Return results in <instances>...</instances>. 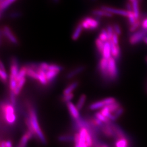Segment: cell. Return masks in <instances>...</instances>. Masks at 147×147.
<instances>
[{
    "label": "cell",
    "instance_id": "d4e9b609",
    "mask_svg": "<svg viewBox=\"0 0 147 147\" xmlns=\"http://www.w3.org/2000/svg\"><path fill=\"white\" fill-rule=\"evenodd\" d=\"M104 106H105V104H104L103 100H102L92 104L89 106V109L91 110H95L102 108Z\"/></svg>",
    "mask_w": 147,
    "mask_h": 147
},
{
    "label": "cell",
    "instance_id": "9c48e42d",
    "mask_svg": "<svg viewBox=\"0 0 147 147\" xmlns=\"http://www.w3.org/2000/svg\"><path fill=\"white\" fill-rule=\"evenodd\" d=\"M19 64L18 59L13 57L11 59V76L16 78L19 73Z\"/></svg>",
    "mask_w": 147,
    "mask_h": 147
},
{
    "label": "cell",
    "instance_id": "ba28073f",
    "mask_svg": "<svg viewBox=\"0 0 147 147\" xmlns=\"http://www.w3.org/2000/svg\"><path fill=\"white\" fill-rule=\"evenodd\" d=\"M3 33L6 38L12 44H15V45H17L18 44V41L17 39L16 38L15 36L12 33V32L9 27L7 26L4 27L3 29Z\"/></svg>",
    "mask_w": 147,
    "mask_h": 147
},
{
    "label": "cell",
    "instance_id": "681fc988",
    "mask_svg": "<svg viewBox=\"0 0 147 147\" xmlns=\"http://www.w3.org/2000/svg\"><path fill=\"white\" fill-rule=\"evenodd\" d=\"M49 64L47 63H41L39 64V68L42 69V70L47 71L49 68Z\"/></svg>",
    "mask_w": 147,
    "mask_h": 147
},
{
    "label": "cell",
    "instance_id": "7c38bea8",
    "mask_svg": "<svg viewBox=\"0 0 147 147\" xmlns=\"http://www.w3.org/2000/svg\"><path fill=\"white\" fill-rule=\"evenodd\" d=\"M67 105L69 111L70 112V113L71 116L73 117L74 119H75V120L79 119L80 114H79V110L77 109V107H75L73 104L70 101L67 102Z\"/></svg>",
    "mask_w": 147,
    "mask_h": 147
},
{
    "label": "cell",
    "instance_id": "277c9868",
    "mask_svg": "<svg viewBox=\"0 0 147 147\" xmlns=\"http://www.w3.org/2000/svg\"><path fill=\"white\" fill-rule=\"evenodd\" d=\"M147 31L145 30H141L140 31L135 32L132 34L129 38V42L131 45H135L141 41H143L144 38L147 37Z\"/></svg>",
    "mask_w": 147,
    "mask_h": 147
},
{
    "label": "cell",
    "instance_id": "be15d7a7",
    "mask_svg": "<svg viewBox=\"0 0 147 147\" xmlns=\"http://www.w3.org/2000/svg\"><path fill=\"white\" fill-rule=\"evenodd\" d=\"M146 62H147V56L146 57Z\"/></svg>",
    "mask_w": 147,
    "mask_h": 147
},
{
    "label": "cell",
    "instance_id": "f1b7e54d",
    "mask_svg": "<svg viewBox=\"0 0 147 147\" xmlns=\"http://www.w3.org/2000/svg\"><path fill=\"white\" fill-rule=\"evenodd\" d=\"M86 100V95L82 94L80 97L79 101L76 105V107L79 110H81L84 105V102Z\"/></svg>",
    "mask_w": 147,
    "mask_h": 147
},
{
    "label": "cell",
    "instance_id": "4316f807",
    "mask_svg": "<svg viewBox=\"0 0 147 147\" xmlns=\"http://www.w3.org/2000/svg\"><path fill=\"white\" fill-rule=\"evenodd\" d=\"M27 67H24L19 70V73L18 74L16 78V80L17 82H19L20 80L25 78V76L27 75Z\"/></svg>",
    "mask_w": 147,
    "mask_h": 147
},
{
    "label": "cell",
    "instance_id": "44dd1931",
    "mask_svg": "<svg viewBox=\"0 0 147 147\" xmlns=\"http://www.w3.org/2000/svg\"><path fill=\"white\" fill-rule=\"evenodd\" d=\"M85 69V67L84 66H81L79 67L78 68L74 69L73 70L71 71L70 73H69L67 75V78L68 79H71L75 76H76V75L81 73V72H82Z\"/></svg>",
    "mask_w": 147,
    "mask_h": 147
},
{
    "label": "cell",
    "instance_id": "ac0fdd59",
    "mask_svg": "<svg viewBox=\"0 0 147 147\" xmlns=\"http://www.w3.org/2000/svg\"><path fill=\"white\" fill-rule=\"evenodd\" d=\"M92 14L96 16H105L108 18H111L113 16V14L110 13L105 11L101 8V9H95L92 11Z\"/></svg>",
    "mask_w": 147,
    "mask_h": 147
},
{
    "label": "cell",
    "instance_id": "003e7915",
    "mask_svg": "<svg viewBox=\"0 0 147 147\" xmlns=\"http://www.w3.org/2000/svg\"><path fill=\"white\" fill-rule=\"evenodd\" d=\"M3 1V0H1V1Z\"/></svg>",
    "mask_w": 147,
    "mask_h": 147
},
{
    "label": "cell",
    "instance_id": "03108f58",
    "mask_svg": "<svg viewBox=\"0 0 147 147\" xmlns=\"http://www.w3.org/2000/svg\"><path fill=\"white\" fill-rule=\"evenodd\" d=\"M146 90H147V89H146Z\"/></svg>",
    "mask_w": 147,
    "mask_h": 147
},
{
    "label": "cell",
    "instance_id": "ab89813d",
    "mask_svg": "<svg viewBox=\"0 0 147 147\" xmlns=\"http://www.w3.org/2000/svg\"><path fill=\"white\" fill-rule=\"evenodd\" d=\"M106 31L108 33V36H109V40L112 39V38L113 37V35L115 33V31L113 29V27L111 26L110 25L107 26V28H106Z\"/></svg>",
    "mask_w": 147,
    "mask_h": 147
},
{
    "label": "cell",
    "instance_id": "d590c367",
    "mask_svg": "<svg viewBox=\"0 0 147 147\" xmlns=\"http://www.w3.org/2000/svg\"><path fill=\"white\" fill-rule=\"evenodd\" d=\"M95 117L98 118V119H99L100 120L102 121V122H104L105 123H110V120L107 118V117H106L105 116H104L103 115H102L100 112H96L95 114Z\"/></svg>",
    "mask_w": 147,
    "mask_h": 147
},
{
    "label": "cell",
    "instance_id": "8fae6325",
    "mask_svg": "<svg viewBox=\"0 0 147 147\" xmlns=\"http://www.w3.org/2000/svg\"><path fill=\"white\" fill-rule=\"evenodd\" d=\"M110 123H106L105 125H102V132L103 134L105 135V136L109 138H111L115 137V132L113 130V129L111 124H110Z\"/></svg>",
    "mask_w": 147,
    "mask_h": 147
},
{
    "label": "cell",
    "instance_id": "e0dca14e",
    "mask_svg": "<svg viewBox=\"0 0 147 147\" xmlns=\"http://www.w3.org/2000/svg\"><path fill=\"white\" fill-rule=\"evenodd\" d=\"M115 147H129V140L126 137L117 138Z\"/></svg>",
    "mask_w": 147,
    "mask_h": 147
},
{
    "label": "cell",
    "instance_id": "cb8c5ba5",
    "mask_svg": "<svg viewBox=\"0 0 147 147\" xmlns=\"http://www.w3.org/2000/svg\"><path fill=\"white\" fill-rule=\"evenodd\" d=\"M45 72H46V76H47L48 82H50L53 81V79H54L59 73L58 71L51 70H48L45 71Z\"/></svg>",
    "mask_w": 147,
    "mask_h": 147
},
{
    "label": "cell",
    "instance_id": "11a10c76",
    "mask_svg": "<svg viewBox=\"0 0 147 147\" xmlns=\"http://www.w3.org/2000/svg\"><path fill=\"white\" fill-rule=\"evenodd\" d=\"M100 147H109V146L106 144H101Z\"/></svg>",
    "mask_w": 147,
    "mask_h": 147
},
{
    "label": "cell",
    "instance_id": "ffe728a7",
    "mask_svg": "<svg viewBox=\"0 0 147 147\" xmlns=\"http://www.w3.org/2000/svg\"><path fill=\"white\" fill-rule=\"evenodd\" d=\"M83 27L82 26L81 24H80L78 26L76 27V28H75V31L74 32L73 34L71 36V39L74 41L77 40L79 39V37L80 36L82 31L83 30Z\"/></svg>",
    "mask_w": 147,
    "mask_h": 147
},
{
    "label": "cell",
    "instance_id": "f35d334b",
    "mask_svg": "<svg viewBox=\"0 0 147 147\" xmlns=\"http://www.w3.org/2000/svg\"><path fill=\"white\" fill-rule=\"evenodd\" d=\"M0 77H1V80L4 83H5L7 82L8 79V75H7V74L5 72V70H2L0 69Z\"/></svg>",
    "mask_w": 147,
    "mask_h": 147
},
{
    "label": "cell",
    "instance_id": "bcb514c9",
    "mask_svg": "<svg viewBox=\"0 0 147 147\" xmlns=\"http://www.w3.org/2000/svg\"><path fill=\"white\" fill-rule=\"evenodd\" d=\"M141 30L147 31V17L141 21Z\"/></svg>",
    "mask_w": 147,
    "mask_h": 147
},
{
    "label": "cell",
    "instance_id": "f6af8a7d",
    "mask_svg": "<svg viewBox=\"0 0 147 147\" xmlns=\"http://www.w3.org/2000/svg\"><path fill=\"white\" fill-rule=\"evenodd\" d=\"M113 27L115 32L116 33L118 36H121V30L120 26L118 24H115Z\"/></svg>",
    "mask_w": 147,
    "mask_h": 147
},
{
    "label": "cell",
    "instance_id": "836d02e7",
    "mask_svg": "<svg viewBox=\"0 0 147 147\" xmlns=\"http://www.w3.org/2000/svg\"><path fill=\"white\" fill-rule=\"evenodd\" d=\"M105 42H102L99 38H97V39H96V40H95V44H96V47H97L98 51H99L101 53L102 50H103V49H104V47Z\"/></svg>",
    "mask_w": 147,
    "mask_h": 147
},
{
    "label": "cell",
    "instance_id": "8d00e7d4",
    "mask_svg": "<svg viewBox=\"0 0 147 147\" xmlns=\"http://www.w3.org/2000/svg\"><path fill=\"white\" fill-rule=\"evenodd\" d=\"M86 143L88 147H92L93 146V139L92 137V134L88 131L86 138Z\"/></svg>",
    "mask_w": 147,
    "mask_h": 147
},
{
    "label": "cell",
    "instance_id": "60d3db41",
    "mask_svg": "<svg viewBox=\"0 0 147 147\" xmlns=\"http://www.w3.org/2000/svg\"><path fill=\"white\" fill-rule=\"evenodd\" d=\"M102 100H103V101L105 104V106L110 105V104H112L113 103L116 102L117 101L116 99L114 98H107L104 99Z\"/></svg>",
    "mask_w": 147,
    "mask_h": 147
},
{
    "label": "cell",
    "instance_id": "c3c4849f",
    "mask_svg": "<svg viewBox=\"0 0 147 147\" xmlns=\"http://www.w3.org/2000/svg\"><path fill=\"white\" fill-rule=\"evenodd\" d=\"M113 42H114L115 44H116L117 45H118L119 43V39H118V35L116 33H114L113 37L112 38V39H111Z\"/></svg>",
    "mask_w": 147,
    "mask_h": 147
},
{
    "label": "cell",
    "instance_id": "2e32d148",
    "mask_svg": "<svg viewBox=\"0 0 147 147\" xmlns=\"http://www.w3.org/2000/svg\"><path fill=\"white\" fill-rule=\"evenodd\" d=\"M88 131V130H87V129H86V127H81L80 131V147H82L84 146L86 143V138L87 136V134Z\"/></svg>",
    "mask_w": 147,
    "mask_h": 147
},
{
    "label": "cell",
    "instance_id": "6f0895ef",
    "mask_svg": "<svg viewBox=\"0 0 147 147\" xmlns=\"http://www.w3.org/2000/svg\"><path fill=\"white\" fill-rule=\"evenodd\" d=\"M143 42H145L146 44H147V36L144 38V39H143Z\"/></svg>",
    "mask_w": 147,
    "mask_h": 147
},
{
    "label": "cell",
    "instance_id": "e7e4bbea",
    "mask_svg": "<svg viewBox=\"0 0 147 147\" xmlns=\"http://www.w3.org/2000/svg\"><path fill=\"white\" fill-rule=\"evenodd\" d=\"M92 1H93V2H95V1H96V0H92Z\"/></svg>",
    "mask_w": 147,
    "mask_h": 147
},
{
    "label": "cell",
    "instance_id": "7a4b0ae2",
    "mask_svg": "<svg viewBox=\"0 0 147 147\" xmlns=\"http://www.w3.org/2000/svg\"><path fill=\"white\" fill-rule=\"evenodd\" d=\"M1 112L3 115L5 121L8 124H13L16 121V116L14 106L11 104L1 102Z\"/></svg>",
    "mask_w": 147,
    "mask_h": 147
},
{
    "label": "cell",
    "instance_id": "1f68e13d",
    "mask_svg": "<svg viewBox=\"0 0 147 147\" xmlns=\"http://www.w3.org/2000/svg\"><path fill=\"white\" fill-rule=\"evenodd\" d=\"M58 140L61 142H71L74 141V137L69 135H62L58 137Z\"/></svg>",
    "mask_w": 147,
    "mask_h": 147
},
{
    "label": "cell",
    "instance_id": "ee69618b",
    "mask_svg": "<svg viewBox=\"0 0 147 147\" xmlns=\"http://www.w3.org/2000/svg\"><path fill=\"white\" fill-rule=\"evenodd\" d=\"M16 94H14V92L11 91L10 94V100H11V104L14 106L16 105Z\"/></svg>",
    "mask_w": 147,
    "mask_h": 147
},
{
    "label": "cell",
    "instance_id": "816d5d0a",
    "mask_svg": "<svg viewBox=\"0 0 147 147\" xmlns=\"http://www.w3.org/2000/svg\"><path fill=\"white\" fill-rule=\"evenodd\" d=\"M5 147H13L12 143L10 140H8L5 142Z\"/></svg>",
    "mask_w": 147,
    "mask_h": 147
},
{
    "label": "cell",
    "instance_id": "83f0119b",
    "mask_svg": "<svg viewBox=\"0 0 147 147\" xmlns=\"http://www.w3.org/2000/svg\"><path fill=\"white\" fill-rule=\"evenodd\" d=\"M27 75L32 79H35L37 80H38V73L37 71H36L33 69L27 67Z\"/></svg>",
    "mask_w": 147,
    "mask_h": 147
},
{
    "label": "cell",
    "instance_id": "f907efd6",
    "mask_svg": "<svg viewBox=\"0 0 147 147\" xmlns=\"http://www.w3.org/2000/svg\"><path fill=\"white\" fill-rule=\"evenodd\" d=\"M126 10L127 11H133V8H132V3H131L130 2H127L126 3Z\"/></svg>",
    "mask_w": 147,
    "mask_h": 147
},
{
    "label": "cell",
    "instance_id": "b9f144b4",
    "mask_svg": "<svg viewBox=\"0 0 147 147\" xmlns=\"http://www.w3.org/2000/svg\"><path fill=\"white\" fill-rule=\"evenodd\" d=\"M74 97V94L71 93L69 94H64L63 97H62V101L63 102H67L69 101L70 100H71Z\"/></svg>",
    "mask_w": 147,
    "mask_h": 147
},
{
    "label": "cell",
    "instance_id": "7402d4cb",
    "mask_svg": "<svg viewBox=\"0 0 147 147\" xmlns=\"http://www.w3.org/2000/svg\"><path fill=\"white\" fill-rule=\"evenodd\" d=\"M25 82H26V78H22L19 82H18L16 87V89H14V90L13 91L16 95H18L20 94L21 89L22 88L24 85L25 84Z\"/></svg>",
    "mask_w": 147,
    "mask_h": 147
},
{
    "label": "cell",
    "instance_id": "7dc6e473",
    "mask_svg": "<svg viewBox=\"0 0 147 147\" xmlns=\"http://www.w3.org/2000/svg\"><path fill=\"white\" fill-rule=\"evenodd\" d=\"M22 16V14L20 12H13L10 14L9 16L11 19H16Z\"/></svg>",
    "mask_w": 147,
    "mask_h": 147
},
{
    "label": "cell",
    "instance_id": "9a60e30c",
    "mask_svg": "<svg viewBox=\"0 0 147 147\" xmlns=\"http://www.w3.org/2000/svg\"><path fill=\"white\" fill-rule=\"evenodd\" d=\"M37 72L38 73V81L43 85H47L48 83L46 72L45 70L42 69L38 68L37 69Z\"/></svg>",
    "mask_w": 147,
    "mask_h": 147
},
{
    "label": "cell",
    "instance_id": "94428289",
    "mask_svg": "<svg viewBox=\"0 0 147 147\" xmlns=\"http://www.w3.org/2000/svg\"><path fill=\"white\" fill-rule=\"evenodd\" d=\"M88 147V146H87V144H84V146H83V147Z\"/></svg>",
    "mask_w": 147,
    "mask_h": 147
},
{
    "label": "cell",
    "instance_id": "e575fe53",
    "mask_svg": "<svg viewBox=\"0 0 147 147\" xmlns=\"http://www.w3.org/2000/svg\"><path fill=\"white\" fill-rule=\"evenodd\" d=\"M18 84V82L16 81V78L10 76L9 77V88L11 91H14L16 89V86Z\"/></svg>",
    "mask_w": 147,
    "mask_h": 147
},
{
    "label": "cell",
    "instance_id": "603a6c76",
    "mask_svg": "<svg viewBox=\"0 0 147 147\" xmlns=\"http://www.w3.org/2000/svg\"><path fill=\"white\" fill-rule=\"evenodd\" d=\"M16 0H3L1 2L0 4V9H1V14L11 4H12Z\"/></svg>",
    "mask_w": 147,
    "mask_h": 147
},
{
    "label": "cell",
    "instance_id": "5b68a950",
    "mask_svg": "<svg viewBox=\"0 0 147 147\" xmlns=\"http://www.w3.org/2000/svg\"><path fill=\"white\" fill-rule=\"evenodd\" d=\"M83 28L86 30H95L99 25V22L92 18H86L81 23Z\"/></svg>",
    "mask_w": 147,
    "mask_h": 147
},
{
    "label": "cell",
    "instance_id": "8992f818",
    "mask_svg": "<svg viewBox=\"0 0 147 147\" xmlns=\"http://www.w3.org/2000/svg\"><path fill=\"white\" fill-rule=\"evenodd\" d=\"M108 64H109V59H106L105 58H102L101 59L99 65V68L100 70V71L105 79L109 78L108 75Z\"/></svg>",
    "mask_w": 147,
    "mask_h": 147
},
{
    "label": "cell",
    "instance_id": "9f6ffc18",
    "mask_svg": "<svg viewBox=\"0 0 147 147\" xmlns=\"http://www.w3.org/2000/svg\"><path fill=\"white\" fill-rule=\"evenodd\" d=\"M75 147H81L80 146L79 142L75 143Z\"/></svg>",
    "mask_w": 147,
    "mask_h": 147
},
{
    "label": "cell",
    "instance_id": "f546056e",
    "mask_svg": "<svg viewBox=\"0 0 147 147\" xmlns=\"http://www.w3.org/2000/svg\"><path fill=\"white\" fill-rule=\"evenodd\" d=\"M99 38L104 42H106L109 40L108 33L106 30L103 29L101 30L100 34H99Z\"/></svg>",
    "mask_w": 147,
    "mask_h": 147
},
{
    "label": "cell",
    "instance_id": "d6986e66",
    "mask_svg": "<svg viewBox=\"0 0 147 147\" xmlns=\"http://www.w3.org/2000/svg\"><path fill=\"white\" fill-rule=\"evenodd\" d=\"M133 8V12L137 20L140 19V2L138 0H134L131 3Z\"/></svg>",
    "mask_w": 147,
    "mask_h": 147
},
{
    "label": "cell",
    "instance_id": "3957f363",
    "mask_svg": "<svg viewBox=\"0 0 147 147\" xmlns=\"http://www.w3.org/2000/svg\"><path fill=\"white\" fill-rule=\"evenodd\" d=\"M108 75L109 78L111 80H115L118 78V71L116 64V59L113 57H111L109 59L108 64Z\"/></svg>",
    "mask_w": 147,
    "mask_h": 147
},
{
    "label": "cell",
    "instance_id": "6da1fadb",
    "mask_svg": "<svg viewBox=\"0 0 147 147\" xmlns=\"http://www.w3.org/2000/svg\"><path fill=\"white\" fill-rule=\"evenodd\" d=\"M27 107H28L27 108H28V117L31 121L32 127L35 132L36 136L38 137V138L40 140V141L43 144H46L47 140L45 138V137L44 136V134L42 133V131L39 126V124L38 123L36 111L34 110V107L30 104H28Z\"/></svg>",
    "mask_w": 147,
    "mask_h": 147
},
{
    "label": "cell",
    "instance_id": "7bdbcfd3",
    "mask_svg": "<svg viewBox=\"0 0 147 147\" xmlns=\"http://www.w3.org/2000/svg\"><path fill=\"white\" fill-rule=\"evenodd\" d=\"M124 109L122 107H121L118 110L116 111V112L113 115V116L115 117V118H116V120H117V119H118L120 116H121L122 115V114L123 113V112H124Z\"/></svg>",
    "mask_w": 147,
    "mask_h": 147
},
{
    "label": "cell",
    "instance_id": "d6a6232c",
    "mask_svg": "<svg viewBox=\"0 0 147 147\" xmlns=\"http://www.w3.org/2000/svg\"><path fill=\"white\" fill-rule=\"evenodd\" d=\"M141 25V21H140V19H139L137 20V21L134 24H133L130 26L129 28V32L132 33H134L135 32H136L137 30L140 27Z\"/></svg>",
    "mask_w": 147,
    "mask_h": 147
},
{
    "label": "cell",
    "instance_id": "6125c7cd",
    "mask_svg": "<svg viewBox=\"0 0 147 147\" xmlns=\"http://www.w3.org/2000/svg\"><path fill=\"white\" fill-rule=\"evenodd\" d=\"M134 1V0H129V2H130L131 3H132V2Z\"/></svg>",
    "mask_w": 147,
    "mask_h": 147
},
{
    "label": "cell",
    "instance_id": "680465c9",
    "mask_svg": "<svg viewBox=\"0 0 147 147\" xmlns=\"http://www.w3.org/2000/svg\"><path fill=\"white\" fill-rule=\"evenodd\" d=\"M53 2L55 3H59V1L60 0H53Z\"/></svg>",
    "mask_w": 147,
    "mask_h": 147
},
{
    "label": "cell",
    "instance_id": "5bb4252c",
    "mask_svg": "<svg viewBox=\"0 0 147 147\" xmlns=\"http://www.w3.org/2000/svg\"><path fill=\"white\" fill-rule=\"evenodd\" d=\"M103 58L109 59L111 57V50L110 42V41H107L105 42L104 47L101 53Z\"/></svg>",
    "mask_w": 147,
    "mask_h": 147
},
{
    "label": "cell",
    "instance_id": "74e56055",
    "mask_svg": "<svg viewBox=\"0 0 147 147\" xmlns=\"http://www.w3.org/2000/svg\"><path fill=\"white\" fill-rule=\"evenodd\" d=\"M63 69L62 67L56 65V64H49V68L48 70H55V71H61Z\"/></svg>",
    "mask_w": 147,
    "mask_h": 147
},
{
    "label": "cell",
    "instance_id": "4fadbf2b",
    "mask_svg": "<svg viewBox=\"0 0 147 147\" xmlns=\"http://www.w3.org/2000/svg\"><path fill=\"white\" fill-rule=\"evenodd\" d=\"M33 136V134L31 132L28 130L21 137V140L17 147H26L28 141L32 138Z\"/></svg>",
    "mask_w": 147,
    "mask_h": 147
},
{
    "label": "cell",
    "instance_id": "4dcf8cb0",
    "mask_svg": "<svg viewBox=\"0 0 147 147\" xmlns=\"http://www.w3.org/2000/svg\"><path fill=\"white\" fill-rule=\"evenodd\" d=\"M127 18H128V21L130 26L134 24L137 21V19L135 18V16L134 15L133 11H128Z\"/></svg>",
    "mask_w": 147,
    "mask_h": 147
},
{
    "label": "cell",
    "instance_id": "91938a15",
    "mask_svg": "<svg viewBox=\"0 0 147 147\" xmlns=\"http://www.w3.org/2000/svg\"><path fill=\"white\" fill-rule=\"evenodd\" d=\"M138 2H140V3H142L143 0H138Z\"/></svg>",
    "mask_w": 147,
    "mask_h": 147
},
{
    "label": "cell",
    "instance_id": "52a82bcc",
    "mask_svg": "<svg viewBox=\"0 0 147 147\" xmlns=\"http://www.w3.org/2000/svg\"><path fill=\"white\" fill-rule=\"evenodd\" d=\"M101 8L107 11L111 14H117L119 16H128V11H125V10H123V9H116L114 8H111L110 7H107V6H101Z\"/></svg>",
    "mask_w": 147,
    "mask_h": 147
},
{
    "label": "cell",
    "instance_id": "f5cc1de1",
    "mask_svg": "<svg viewBox=\"0 0 147 147\" xmlns=\"http://www.w3.org/2000/svg\"><path fill=\"white\" fill-rule=\"evenodd\" d=\"M0 147H5V141H2L0 144Z\"/></svg>",
    "mask_w": 147,
    "mask_h": 147
},
{
    "label": "cell",
    "instance_id": "db71d44e",
    "mask_svg": "<svg viewBox=\"0 0 147 147\" xmlns=\"http://www.w3.org/2000/svg\"><path fill=\"white\" fill-rule=\"evenodd\" d=\"M0 68H1V69L5 70V67H4V65H3V62H2V61H1V63H0Z\"/></svg>",
    "mask_w": 147,
    "mask_h": 147
},
{
    "label": "cell",
    "instance_id": "30bf717a",
    "mask_svg": "<svg viewBox=\"0 0 147 147\" xmlns=\"http://www.w3.org/2000/svg\"><path fill=\"white\" fill-rule=\"evenodd\" d=\"M110 42L111 50V54L113 57L115 59H119L121 56V51L119 45H117L113 42L111 40H110Z\"/></svg>",
    "mask_w": 147,
    "mask_h": 147
},
{
    "label": "cell",
    "instance_id": "484cf974",
    "mask_svg": "<svg viewBox=\"0 0 147 147\" xmlns=\"http://www.w3.org/2000/svg\"><path fill=\"white\" fill-rule=\"evenodd\" d=\"M78 85H79V83L78 82H73L64 89V90L63 91V94L64 95L67 94L72 93V92L78 86Z\"/></svg>",
    "mask_w": 147,
    "mask_h": 147
}]
</instances>
